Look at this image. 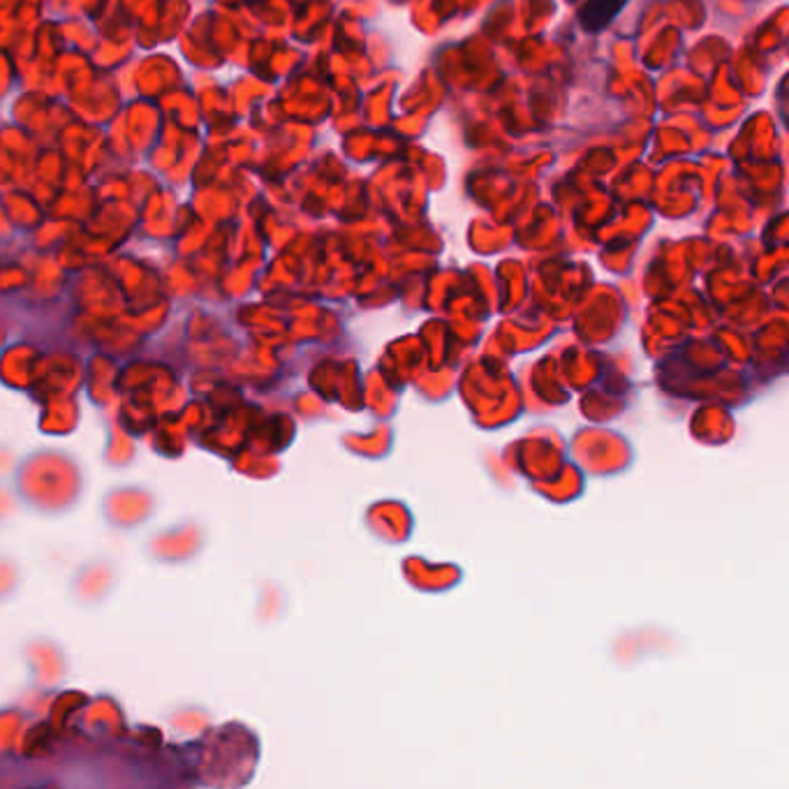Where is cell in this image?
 I'll return each mask as SVG.
<instances>
[{"label":"cell","mask_w":789,"mask_h":789,"mask_svg":"<svg viewBox=\"0 0 789 789\" xmlns=\"http://www.w3.org/2000/svg\"><path fill=\"white\" fill-rule=\"evenodd\" d=\"M630 0H586L579 8V23L588 33H600L623 12Z\"/></svg>","instance_id":"1"}]
</instances>
